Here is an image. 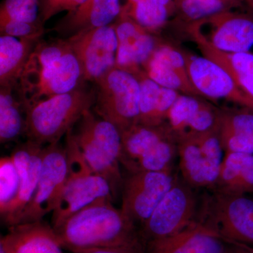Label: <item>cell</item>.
I'll list each match as a JSON object with an SVG mask.
<instances>
[{"mask_svg":"<svg viewBox=\"0 0 253 253\" xmlns=\"http://www.w3.org/2000/svg\"><path fill=\"white\" fill-rule=\"evenodd\" d=\"M85 83L81 63L64 40L41 39L25 66L18 92L25 108L74 90Z\"/></svg>","mask_w":253,"mask_h":253,"instance_id":"obj_1","label":"cell"},{"mask_svg":"<svg viewBox=\"0 0 253 253\" xmlns=\"http://www.w3.org/2000/svg\"><path fill=\"white\" fill-rule=\"evenodd\" d=\"M54 229L63 249L74 253L141 243L135 224L110 200L88 206Z\"/></svg>","mask_w":253,"mask_h":253,"instance_id":"obj_2","label":"cell"},{"mask_svg":"<svg viewBox=\"0 0 253 253\" xmlns=\"http://www.w3.org/2000/svg\"><path fill=\"white\" fill-rule=\"evenodd\" d=\"M95 98L94 88L84 84L69 92L28 105L24 108L28 140L42 146L59 142L83 114L93 109Z\"/></svg>","mask_w":253,"mask_h":253,"instance_id":"obj_3","label":"cell"},{"mask_svg":"<svg viewBox=\"0 0 253 253\" xmlns=\"http://www.w3.org/2000/svg\"><path fill=\"white\" fill-rule=\"evenodd\" d=\"M76 131L71 129L88 164L96 174L109 182L114 199L122 190L121 169L122 136L117 126L88 110L76 123Z\"/></svg>","mask_w":253,"mask_h":253,"instance_id":"obj_4","label":"cell"},{"mask_svg":"<svg viewBox=\"0 0 253 253\" xmlns=\"http://www.w3.org/2000/svg\"><path fill=\"white\" fill-rule=\"evenodd\" d=\"M66 135L67 177L52 212L53 229L91 205L104 200H115L109 182L91 169L75 141L71 129Z\"/></svg>","mask_w":253,"mask_h":253,"instance_id":"obj_5","label":"cell"},{"mask_svg":"<svg viewBox=\"0 0 253 253\" xmlns=\"http://www.w3.org/2000/svg\"><path fill=\"white\" fill-rule=\"evenodd\" d=\"M95 84L93 111L117 126L122 133L135 126L140 117V86L134 75L114 68Z\"/></svg>","mask_w":253,"mask_h":253,"instance_id":"obj_6","label":"cell"},{"mask_svg":"<svg viewBox=\"0 0 253 253\" xmlns=\"http://www.w3.org/2000/svg\"><path fill=\"white\" fill-rule=\"evenodd\" d=\"M229 242L253 243V199L216 190L205 199L201 220Z\"/></svg>","mask_w":253,"mask_h":253,"instance_id":"obj_7","label":"cell"},{"mask_svg":"<svg viewBox=\"0 0 253 253\" xmlns=\"http://www.w3.org/2000/svg\"><path fill=\"white\" fill-rule=\"evenodd\" d=\"M191 38L225 53H253V16L237 11L219 13L186 25Z\"/></svg>","mask_w":253,"mask_h":253,"instance_id":"obj_8","label":"cell"},{"mask_svg":"<svg viewBox=\"0 0 253 253\" xmlns=\"http://www.w3.org/2000/svg\"><path fill=\"white\" fill-rule=\"evenodd\" d=\"M193 189L184 179L176 178L172 188L141 226L140 236L146 242L173 235L195 221L197 200Z\"/></svg>","mask_w":253,"mask_h":253,"instance_id":"obj_9","label":"cell"},{"mask_svg":"<svg viewBox=\"0 0 253 253\" xmlns=\"http://www.w3.org/2000/svg\"><path fill=\"white\" fill-rule=\"evenodd\" d=\"M178 176L173 169L129 173L123 179L121 211L135 225H144Z\"/></svg>","mask_w":253,"mask_h":253,"instance_id":"obj_10","label":"cell"},{"mask_svg":"<svg viewBox=\"0 0 253 253\" xmlns=\"http://www.w3.org/2000/svg\"><path fill=\"white\" fill-rule=\"evenodd\" d=\"M67 172L65 147L59 142L44 146L36 193L18 224L42 220L46 214L54 211L64 187Z\"/></svg>","mask_w":253,"mask_h":253,"instance_id":"obj_11","label":"cell"},{"mask_svg":"<svg viewBox=\"0 0 253 253\" xmlns=\"http://www.w3.org/2000/svg\"><path fill=\"white\" fill-rule=\"evenodd\" d=\"M66 39L81 63L84 81L95 83L116 68L118 44L113 23Z\"/></svg>","mask_w":253,"mask_h":253,"instance_id":"obj_12","label":"cell"},{"mask_svg":"<svg viewBox=\"0 0 253 253\" xmlns=\"http://www.w3.org/2000/svg\"><path fill=\"white\" fill-rule=\"evenodd\" d=\"M190 83L197 91L212 99H225L253 110V103L240 90L226 70L204 56L184 52Z\"/></svg>","mask_w":253,"mask_h":253,"instance_id":"obj_13","label":"cell"},{"mask_svg":"<svg viewBox=\"0 0 253 253\" xmlns=\"http://www.w3.org/2000/svg\"><path fill=\"white\" fill-rule=\"evenodd\" d=\"M44 146L28 140L18 145L11 156L19 173L20 186L16 199L1 214L6 225L12 226L19 222L20 218L31 202L41 175Z\"/></svg>","mask_w":253,"mask_h":253,"instance_id":"obj_14","label":"cell"},{"mask_svg":"<svg viewBox=\"0 0 253 253\" xmlns=\"http://www.w3.org/2000/svg\"><path fill=\"white\" fill-rule=\"evenodd\" d=\"M118 38L116 68L134 75L143 70L160 42L154 33L121 12L113 23Z\"/></svg>","mask_w":253,"mask_h":253,"instance_id":"obj_15","label":"cell"},{"mask_svg":"<svg viewBox=\"0 0 253 253\" xmlns=\"http://www.w3.org/2000/svg\"><path fill=\"white\" fill-rule=\"evenodd\" d=\"M229 241L195 220L182 230L146 242L145 253H226Z\"/></svg>","mask_w":253,"mask_h":253,"instance_id":"obj_16","label":"cell"},{"mask_svg":"<svg viewBox=\"0 0 253 253\" xmlns=\"http://www.w3.org/2000/svg\"><path fill=\"white\" fill-rule=\"evenodd\" d=\"M179 168L182 179L194 188H214L221 166L213 162L200 146L196 134L177 139Z\"/></svg>","mask_w":253,"mask_h":253,"instance_id":"obj_17","label":"cell"},{"mask_svg":"<svg viewBox=\"0 0 253 253\" xmlns=\"http://www.w3.org/2000/svg\"><path fill=\"white\" fill-rule=\"evenodd\" d=\"M122 8L120 0H86L60 20L51 31L68 38L80 32L109 26L119 17Z\"/></svg>","mask_w":253,"mask_h":253,"instance_id":"obj_18","label":"cell"},{"mask_svg":"<svg viewBox=\"0 0 253 253\" xmlns=\"http://www.w3.org/2000/svg\"><path fill=\"white\" fill-rule=\"evenodd\" d=\"M0 244L6 253H63L54 229L42 220L10 226Z\"/></svg>","mask_w":253,"mask_h":253,"instance_id":"obj_19","label":"cell"},{"mask_svg":"<svg viewBox=\"0 0 253 253\" xmlns=\"http://www.w3.org/2000/svg\"><path fill=\"white\" fill-rule=\"evenodd\" d=\"M121 166L131 172L136 163L160 141L175 136L166 124L153 126L138 124L121 133Z\"/></svg>","mask_w":253,"mask_h":253,"instance_id":"obj_20","label":"cell"},{"mask_svg":"<svg viewBox=\"0 0 253 253\" xmlns=\"http://www.w3.org/2000/svg\"><path fill=\"white\" fill-rule=\"evenodd\" d=\"M42 37H0V86L18 87L25 66Z\"/></svg>","mask_w":253,"mask_h":253,"instance_id":"obj_21","label":"cell"},{"mask_svg":"<svg viewBox=\"0 0 253 253\" xmlns=\"http://www.w3.org/2000/svg\"><path fill=\"white\" fill-rule=\"evenodd\" d=\"M203 56L212 60L227 71L240 90L253 103V53H225L206 42L192 38Z\"/></svg>","mask_w":253,"mask_h":253,"instance_id":"obj_22","label":"cell"},{"mask_svg":"<svg viewBox=\"0 0 253 253\" xmlns=\"http://www.w3.org/2000/svg\"><path fill=\"white\" fill-rule=\"evenodd\" d=\"M26 112L18 87H0V142L18 140L26 134Z\"/></svg>","mask_w":253,"mask_h":253,"instance_id":"obj_23","label":"cell"},{"mask_svg":"<svg viewBox=\"0 0 253 253\" xmlns=\"http://www.w3.org/2000/svg\"><path fill=\"white\" fill-rule=\"evenodd\" d=\"M176 14L186 24L225 11L249 8L245 0H174Z\"/></svg>","mask_w":253,"mask_h":253,"instance_id":"obj_24","label":"cell"},{"mask_svg":"<svg viewBox=\"0 0 253 253\" xmlns=\"http://www.w3.org/2000/svg\"><path fill=\"white\" fill-rule=\"evenodd\" d=\"M122 12L151 33H157L169 22L174 14L166 6L151 0H140L123 5Z\"/></svg>","mask_w":253,"mask_h":253,"instance_id":"obj_25","label":"cell"},{"mask_svg":"<svg viewBox=\"0 0 253 253\" xmlns=\"http://www.w3.org/2000/svg\"><path fill=\"white\" fill-rule=\"evenodd\" d=\"M178 155L177 139L171 136L160 141L136 163L131 172H161L172 169V163Z\"/></svg>","mask_w":253,"mask_h":253,"instance_id":"obj_26","label":"cell"},{"mask_svg":"<svg viewBox=\"0 0 253 253\" xmlns=\"http://www.w3.org/2000/svg\"><path fill=\"white\" fill-rule=\"evenodd\" d=\"M143 71L162 87L182 91L185 94L197 95L189 79L183 77L167 63L151 56L143 66Z\"/></svg>","mask_w":253,"mask_h":253,"instance_id":"obj_27","label":"cell"},{"mask_svg":"<svg viewBox=\"0 0 253 253\" xmlns=\"http://www.w3.org/2000/svg\"><path fill=\"white\" fill-rule=\"evenodd\" d=\"M202 103L191 95H179L168 111L165 123L176 139L185 134L190 122Z\"/></svg>","mask_w":253,"mask_h":253,"instance_id":"obj_28","label":"cell"},{"mask_svg":"<svg viewBox=\"0 0 253 253\" xmlns=\"http://www.w3.org/2000/svg\"><path fill=\"white\" fill-rule=\"evenodd\" d=\"M20 186L19 173L11 156L0 159V213L16 199Z\"/></svg>","mask_w":253,"mask_h":253,"instance_id":"obj_29","label":"cell"},{"mask_svg":"<svg viewBox=\"0 0 253 253\" xmlns=\"http://www.w3.org/2000/svg\"><path fill=\"white\" fill-rule=\"evenodd\" d=\"M253 164V155L226 153L215 190L224 191L232 186L243 172Z\"/></svg>","mask_w":253,"mask_h":253,"instance_id":"obj_30","label":"cell"},{"mask_svg":"<svg viewBox=\"0 0 253 253\" xmlns=\"http://www.w3.org/2000/svg\"><path fill=\"white\" fill-rule=\"evenodd\" d=\"M40 15L41 0H4L0 6V19L39 23Z\"/></svg>","mask_w":253,"mask_h":253,"instance_id":"obj_31","label":"cell"},{"mask_svg":"<svg viewBox=\"0 0 253 253\" xmlns=\"http://www.w3.org/2000/svg\"><path fill=\"white\" fill-rule=\"evenodd\" d=\"M140 86L139 124L150 126L161 86L151 79L143 70L134 74Z\"/></svg>","mask_w":253,"mask_h":253,"instance_id":"obj_32","label":"cell"},{"mask_svg":"<svg viewBox=\"0 0 253 253\" xmlns=\"http://www.w3.org/2000/svg\"><path fill=\"white\" fill-rule=\"evenodd\" d=\"M218 131L253 136V113H220Z\"/></svg>","mask_w":253,"mask_h":253,"instance_id":"obj_33","label":"cell"},{"mask_svg":"<svg viewBox=\"0 0 253 253\" xmlns=\"http://www.w3.org/2000/svg\"><path fill=\"white\" fill-rule=\"evenodd\" d=\"M219 117L220 113L214 111L209 105L202 103L184 134H202L217 130L219 127Z\"/></svg>","mask_w":253,"mask_h":253,"instance_id":"obj_34","label":"cell"},{"mask_svg":"<svg viewBox=\"0 0 253 253\" xmlns=\"http://www.w3.org/2000/svg\"><path fill=\"white\" fill-rule=\"evenodd\" d=\"M42 22L28 23L15 20L0 19L1 36H8L17 38L42 36L48 30H45Z\"/></svg>","mask_w":253,"mask_h":253,"instance_id":"obj_35","label":"cell"},{"mask_svg":"<svg viewBox=\"0 0 253 253\" xmlns=\"http://www.w3.org/2000/svg\"><path fill=\"white\" fill-rule=\"evenodd\" d=\"M223 149L226 153L253 155V136L219 131Z\"/></svg>","mask_w":253,"mask_h":253,"instance_id":"obj_36","label":"cell"},{"mask_svg":"<svg viewBox=\"0 0 253 253\" xmlns=\"http://www.w3.org/2000/svg\"><path fill=\"white\" fill-rule=\"evenodd\" d=\"M86 0H41V21L45 23L50 18L63 11L71 12Z\"/></svg>","mask_w":253,"mask_h":253,"instance_id":"obj_37","label":"cell"},{"mask_svg":"<svg viewBox=\"0 0 253 253\" xmlns=\"http://www.w3.org/2000/svg\"><path fill=\"white\" fill-rule=\"evenodd\" d=\"M219 191L237 194H246L247 193L253 192V164L243 172L232 186L224 191Z\"/></svg>","mask_w":253,"mask_h":253,"instance_id":"obj_38","label":"cell"},{"mask_svg":"<svg viewBox=\"0 0 253 253\" xmlns=\"http://www.w3.org/2000/svg\"><path fill=\"white\" fill-rule=\"evenodd\" d=\"M81 253H145V247L140 243L132 246L93 249Z\"/></svg>","mask_w":253,"mask_h":253,"instance_id":"obj_39","label":"cell"},{"mask_svg":"<svg viewBox=\"0 0 253 253\" xmlns=\"http://www.w3.org/2000/svg\"><path fill=\"white\" fill-rule=\"evenodd\" d=\"M229 244L226 253H253V249L245 244L237 242H229Z\"/></svg>","mask_w":253,"mask_h":253,"instance_id":"obj_40","label":"cell"},{"mask_svg":"<svg viewBox=\"0 0 253 253\" xmlns=\"http://www.w3.org/2000/svg\"><path fill=\"white\" fill-rule=\"evenodd\" d=\"M151 1L166 6L173 14H176V8L174 0H151Z\"/></svg>","mask_w":253,"mask_h":253,"instance_id":"obj_41","label":"cell"},{"mask_svg":"<svg viewBox=\"0 0 253 253\" xmlns=\"http://www.w3.org/2000/svg\"><path fill=\"white\" fill-rule=\"evenodd\" d=\"M245 1H246V4H247L249 9L253 11V0H245Z\"/></svg>","mask_w":253,"mask_h":253,"instance_id":"obj_42","label":"cell"},{"mask_svg":"<svg viewBox=\"0 0 253 253\" xmlns=\"http://www.w3.org/2000/svg\"><path fill=\"white\" fill-rule=\"evenodd\" d=\"M140 1V0H126V3L131 4V3L136 2V1Z\"/></svg>","mask_w":253,"mask_h":253,"instance_id":"obj_43","label":"cell"},{"mask_svg":"<svg viewBox=\"0 0 253 253\" xmlns=\"http://www.w3.org/2000/svg\"><path fill=\"white\" fill-rule=\"evenodd\" d=\"M0 253H6L4 251V247L0 244Z\"/></svg>","mask_w":253,"mask_h":253,"instance_id":"obj_44","label":"cell"}]
</instances>
